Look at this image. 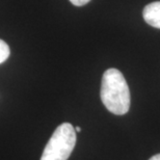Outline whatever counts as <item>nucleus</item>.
Here are the masks:
<instances>
[{
	"instance_id": "obj_1",
	"label": "nucleus",
	"mask_w": 160,
	"mask_h": 160,
	"mask_svg": "<svg viewBox=\"0 0 160 160\" xmlns=\"http://www.w3.org/2000/svg\"><path fill=\"white\" fill-rule=\"evenodd\" d=\"M101 100L108 111L123 116L130 108V91L124 75L118 69H108L102 77Z\"/></svg>"
},
{
	"instance_id": "obj_2",
	"label": "nucleus",
	"mask_w": 160,
	"mask_h": 160,
	"mask_svg": "<svg viewBox=\"0 0 160 160\" xmlns=\"http://www.w3.org/2000/svg\"><path fill=\"white\" fill-rule=\"evenodd\" d=\"M75 128L69 123L59 125L50 137L41 160H68L76 145Z\"/></svg>"
},
{
	"instance_id": "obj_7",
	"label": "nucleus",
	"mask_w": 160,
	"mask_h": 160,
	"mask_svg": "<svg viewBox=\"0 0 160 160\" xmlns=\"http://www.w3.org/2000/svg\"><path fill=\"white\" fill-rule=\"evenodd\" d=\"M75 131H76V132H80V131H81V128H80V127H76Z\"/></svg>"
},
{
	"instance_id": "obj_5",
	"label": "nucleus",
	"mask_w": 160,
	"mask_h": 160,
	"mask_svg": "<svg viewBox=\"0 0 160 160\" xmlns=\"http://www.w3.org/2000/svg\"><path fill=\"white\" fill-rule=\"evenodd\" d=\"M72 4H74L76 6H82V5H85L86 3H88L91 0H70Z\"/></svg>"
},
{
	"instance_id": "obj_6",
	"label": "nucleus",
	"mask_w": 160,
	"mask_h": 160,
	"mask_svg": "<svg viewBox=\"0 0 160 160\" xmlns=\"http://www.w3.org/2000/svg\"><path fill=\"white\" fill-rule=\"evenodd\" d=\"M149 160H160V154L154 155V156H153V157H151Z\"/></svg>"
},
{
	"instance_id": "obj_3",
	"label": "nucleus",
	"mask_w": 160,
	"mask_h": 160,
	"mask_svg": "<svg viewBox=\"0 0 160 160\" xmlns=\"http://www.w3.org/2000/svg\"><path fill=\"white\" fill-rule=\"evenodd\" d=\"M142 16L149 25L160 29V1L152 2L147 5L143 8Z\"/></svg>"
},
{
	"instance_id": "obj_4",
	"label": "nucleus",
	"mask_w": 160,
	"mask_h": 160,
	"mask_svg": "<svg viewBox=\"0 0 160 160\" xmlns=\"http://www.w3.org/2000/svg\"><path fill=\"white\" fill-rule=\"evenodd\" d=\"M9 54H11V50L8 45L4 41L0 40V63L4 62L9 57Z\"/></svg>"
}]
</instances>
